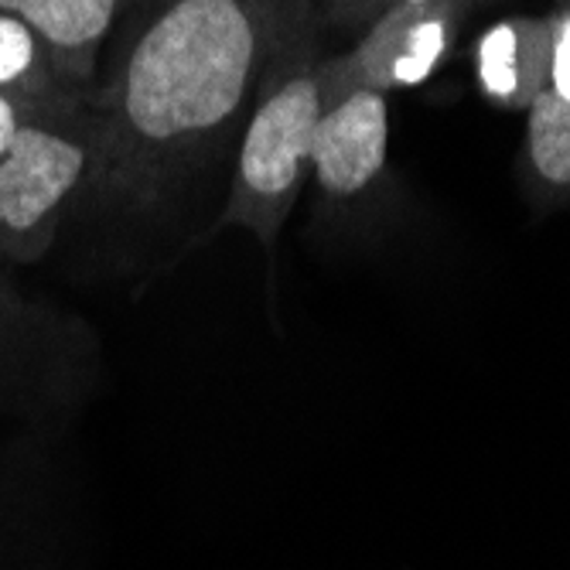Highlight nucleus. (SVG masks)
Here are the masks:
<instances>
[{"mask_svg":"<svg viewBox=\"0 0 570 570\" xmlns=\"http://www.w3.org/2000/svg\"><path fill=\"white\" fill-rule=\"evenodd\" d=\"M35 117H41V114H35L31 107H24L21 99H14V96H8V92H0V158H4V154L11 150L18 130H21L28 120H35Z\"/></svg>","mask_w":570,"mask_h":570,"instance_id":"nucleus-12","label":"nucleus"},{"mask_svg":"<svg viewBox=\"0 0 570 570\" xmlns=\"http://www.w3.org/2000/svg\"><path fill=\"white\" fill-rule=\"evenodd\" d=\"M322 31L325 24H311L297 35L256 89L229 198L216 223L219 229L239 226L253 233L267 253L277 249L284 223L311 178V140L325 114Z\"/></svg>","mask_w":570,"mask_h":570,"instance_id":"nucleus-2","label":"nucleus"},{"mask_svg":"<svg viewBox=\"0 0 570 570\" xmlns=\"http://www.w3.org/2000/svg\"><path fill=\"white\" fill-rule=\"evenodd\" d=\"M396 4H417V0H318V18L325 28L362 31Z\"/></svg>","mask_w":570,"mask_h":570,"instance_id":"nucleus-11","label":"nucleus"},{"mask_svg":"<svg viewBox=\"0 0 570 570\" xmlns=\"http://www.w3.org/2000/svg\"><path fill=\"white\" fill-rule=\"evenodd\" d=\"M89 117H35L0 158V264H38L59 236L69 202L92 181Z\"/></svg>","mask_w":570,"mask_h":570,"instance_id":"nucleus-3","label":"nucleus"},{"mask_svg":"<svg viewBox=\"0 0 570 570\" xmlns=\"http://www.w3.org/2000/svg\"><path fill=\"white\" fill-rule=\"evenodd\" d=\"M322 24L318 0H137L92 82V188L161 202L249 117L281 51Z\"/></svg>","mask_w":570,"mask_h":570,"instance_id":"nucleus-1","label":"nucleus"},{"mask_svg":"<svg viewBox=\"0 0 570 570\" xmlns=\"http://www.w3.org/2000/svg\"><path fill=\"white\" fill-rule=\"evenodd\" d=\"M137 0H0V11L24 18L51 48L59 69L92 89L96 56L117 18Z\"/></svg>","mask_w":570,"mask_h":570,"instance_id":"nucleus-8","label":"nucleus"},{"mask_svg":"<svg viewBox=\"0 0 570 570\" xmlns=\"http://www.w3.org/2000/svg\"><path fill=\"white\" fill-rule=\"evenodd\" d=\"M92 390L89 345L56 315H35L0 284V421L51 428Z\"/></svg>","mask_w":570,"mask_h":570,"instance_id":"nucleus-5","label":"nucleus"},{"mask_svg":"<svg viewBox=\"0 0 570 570\" xmlns=\"http://www.w3.org/2000/svg\"><path fill=\"white\" fill-rule=\"evenodd\" d=\"M472 62L485 102L509 114H527L543 92H550V62H553L550 11L499 18L479 35Z\"/></svg>","mask_w":570,"mask_h":570,"instance_id":"nucleus-7","label":"nucleus"},{"mask_svg":"<svg viewBox=\"0 0 570 570\" xmlns=\"http://www.w3.org/2000/svg\"><path fill=\"white\" fill-rule=\"evenodd\" d=\"M35 485L38 469L31 448H0V570H38L45 560Z\"/></svg>","mask_w":570,"mask_h":570,"instance_id":"nucleus-10","label":"nucleus"},{"mask_svg":"<svg viewBox=\"0 0 570 570\" xmlns=\"http://www.w3.org/2000/svg\"><path fill=\"white\" fill-rule=\"evenodd\" d=\"M489 4L495 0H417L383 11L345 51L322 56L325 110L358 89L390 96L428 82L454 56L472 14Z\"/></svg>","mask_w":570,"mask_h":570,"instance_id":"nucleus-4","label":"nucleus"},{"mask_svg":"<svg viewBox=\"0 0 570 570\" xmlns=\"http://www.w3.org/2000/svg\"><path fill=\"white\" fill-rule=\"evenodd\" d=\"M390 165V96L358 89L328 107L311 140V178L328 205H358L383 191Z\"/></svg>","mask_w":570,"mask_h":570,"instance_id":"nucleus-6","label":"nucleus"},{"mask_svg":"<svg viewBox=\"0 0 570 570\" xmlns=\"http://www.w3.org/2000/svg\"><path fill=\"white\" fill-rule=\"evenodd\" d=\"M0 92L21 99L41 117L86 110V86H76L51 56L45 38L18 14L0 11Z\"/></svg>","mask_w":570,"mask_h":570,"instance_id":"nucleus-9","label":"nucleus"}]
</instances>
